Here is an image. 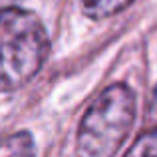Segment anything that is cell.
<instances>
[{
    "mask_svg": "<svg viewBox=\"0 0 157 157\" xmlns=\"http://www.w3.org/2000/svg\"><path fill=\"white\" fill-rule=\"evenodd\" d=\"M123 157H157V125L143 131Z\"/></svg>",
    "mask_w": 157,
    "mask_h": 157,
    "instance_id": "cell-5",
    "label": "cell"
},
{
    "mask_svg": "<svg viewBox=\"0 0 157 157\" xmlns=\"http://www.w3.org/2000/svg\"><path fill=\"white\" fill-rule=\"evenodd\" d=\"M135 94L129 86L111 84L90 104L78 127V157H113L135 123Z\"/></svg>",
    "mask_w": 157,
    "mask_h": 157,
    "instance_id": "cell-2",
    "label": "cell"
},
{
    "mask_svg": "<svg viewBox=\"0 0 157 157\" xmlns=\"http://www.w3.org/2000/svg\"><path fill=\"white\" fill-rule=\"evenodd\" d=\"M131 2L133 0H80V6L86 16L94 20H104L125 10Z\"/></svg>",
    "mask_w": 157,
    "mask_h": 157,
    "instance_id": "cell-4",
    "label": "cell"
},
{
    "mask_svg": "<svg viewBox=\"0 0 157 157\" xmlns=\"http://www.w3.org/2000/svg\"><path fill=\"white\" fill-rule=\"evenodd\" d=\"M50 52V38L42 20L18 6L0 12V94L26 86L42 70Z\"/></svg>",
    "mask_w": 157,
    "mask_h": 157,
    "instance_id": "cell-1",
    "label": "cell"
},
{
    "mask_svg": "<svg viewBox=\"0 0 157 157\" xmlns=\"http://www.w3.org/2000/svg\"><path fill=\"white\" fill-rule=\"evenodd\" d=\"M147 123L157 125V86H155V90H153V96H151L149 109H147Z\"/></svg>",
    "mask_w": 157,
    "mask_h": 157,
    "instance_id": "cell-6",
    "label": "cell"
},
{
    "mask_svg": "<svg viewBox=\"0 0 157 157\" xmlns=\"http://www.w3.org/2000/svg\"><path fill=\"white\" fill-rule=\"evenodd\" d=\"M20 0H0V12L4 10V8H10V6H16Z\"/></svg>",
    "mask_w": 157,
    "mask_h": 157,
    "instance_id": "cell-7",
    "label": "cell"
},
{
    "mask_svg": "<svg viewBox=\"0 0 157 157\" xmlns=\"http://www.w3.org/2000/svg\"><path fill=\"white\" fill-rule=\"evenodd\" d=\"M0 157H36L34 139L28 131H16L0 139Z\"/></svg>",
    "mask_w": 157,
    "mask_h": 157,
    "instance_id": "cell-3",
    "label": "cell"
}]
</instances>
